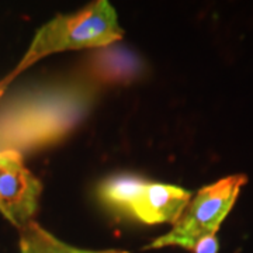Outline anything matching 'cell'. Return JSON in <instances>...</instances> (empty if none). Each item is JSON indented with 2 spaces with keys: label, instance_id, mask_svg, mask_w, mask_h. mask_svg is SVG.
Instances as JSON below:
<instances>
[{
  "label": "cell",
  "instance_id": "6da1fadb",
  "mask_svg": "<svg viewBox=\"0 0 253 253\" xmlns=\"http://www.w3.org/2000/svg\"><path fill=\"white\" fill-rule=\"evenodd\" d=\"M94 94L87 83L63 82L13 99L0 109V152L21 155L59 141L84 118Z\"/></svg>",
  "mask_w": 253,
  "mask_h": 253
},
{
  "label": "cell",
  "instance_id": "7a4b0ae2",
  "mask_svg": "<svg viewBox=\"0 0 253 253\" xmlns=\"http://www.w3.org/2000/svg\"><path fill=\"white\" fill-rule=\"evenodd\" d=\"M123 34L114 7L107 0L93 1L73 14L55 17L41 28L17 72L55 52L107 46Z\"/></svg>",
  "mask_w": 253,
  "mask_h": 253
},
{
  "label": "cell",
  "instance_id": "3957f363",
  "mask_svg": "<svg viewBox=\"0 0 253 253\" xmlns=\"http://www.w3.org/2000/svg\"><path fill=\"white\" fill-rule=\"evenodd\" d=\"M246 181L245 174H235L203 187L190 201L172 231L155 239L145 249L180 246L193 251L201 238L217 234Z\"/></svg>",
  "mask_w": 253,
  "mask_h": 253
},
{
  "label": "cell",
  "instance_id": "277c9868",
  "mask_svg": "<svg viewBox=\"0 0 253 253\" xmlns=\"http://www.w3.org/2000/svg\"><path fill=\"white\" fill-rule=\"evenodd\" d=\"M41 193V183L23 165L21 155L0 152V211L18 228L30 222Z\"/></svg>",
  "mask_w": 253,
  "mask_h": 253
},
{
  "label": "cell",
  "instance_id": "5b68a950",
  "mask_svg": "<svg viewBox=\"0 0 253 253\" xmlns=\"http://www.w3.org/2000/svg\"><path fill=\"white\" fill-rule=\"evenodd\" d=\"M190 199L191 193L177 186L146 183L131 212L145 224L176 222L189 206Z\"/></svg>",
  "mask_w": 253,
  "mask_h": 253
},
{
  "label": "cell",
  "instance_id": "8992f818",
  "mask_svg": "<svg viewBox=\"0 0 253 253\" xmlns=\"http://www.w3.org/2000/svg\"><path fill=\"white\" fill-rule=\"evenodd\" d=\"M146 181L136 176H114L104 180L99 187V199L110 208L131 212L141 196Z\"/></svg>",
  "mask_w": 253,
  "mask_h": 253
},
{
  "label": "cell",
  "instance_id": "52a82bcc",
  "mask_svg": "<svg viewBox=\"0 0 253 253\" xmlns=\"http://www.w3.org/2000/svg\"><path fill=\"white\" fill-rule=\"evenodd\" d=\"M20 251L21 253H128L126 251H83L63 244L42 226L30 221L20 228Z\"/></svg>",
  "mask_w": 253,
  "mask_h": 253
},
{
  "label": "cell",
  "instance_id": "ba28073f",
  "mask_svg": "<svg viewBox=\"0 0 253 253\" xmlns=\"http://www.w3.org/2000/svg\"><path fill=\"white\" fill-rule=\"evenodd\" d=\"M194 253H217L218 239L215 235H207L201 238L193 248Z\"/></svg>",
  "mask_w": 253,
  "mask_h": 253
}]
</instances>
